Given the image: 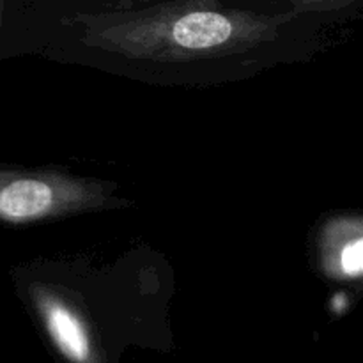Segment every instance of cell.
<instances>
[{"instance_id":"6da1fadb","label":"cell","mask_w":363,"mask_h":363,"mask_svg":"<svg viewBox=\"0 0 363 363\" xmlns=\"http://www.w3.org/2000/svg\"><path fill=\"white\" fill-rule=\"evenodd\" d=\"M85 18V16H84ZM87 41L135 59L222 55L273 35L282 18L218 9L216 0H179L138 13L85 18Z\"/></svg>"},{"instance_id":"7a4b0ae2","label":"cell","mask_w":363,"mask_h":363,"mask_svg":"<svg viewBox=\"0 0 363 363\" xmlns=\"http://www.w3.org/2000/svg\"><path fill=\"white\" fill-rule=\"evenodd\" d=\"M108 202V186L98 181L48 170L0 167V223L27 225L96 211Z\"/></svg>"},{"instance_id":"3957f363","label":"cell","mask_w":363,"mask_h":363,"mask_svg":"<svg viewBox=\"0 0 363 363\" xmlns=\"http://www.w3.org/2000/svg\"><path fill=\"white\" fill-rule=\"evenodd\" d=\"M32 303L55 350L69 363H98L91 330L80 312L43 286L32 287Z\"/></svg>"},{"instance_id":"277c9868","label":"cell","mask_w":363,"mask_h":363,"mask_svg":"<svg viewBox=\"0 0 363 363\" xmlns=\"http://www.w3.org/2000/svg\"><path fill=\"white\" fill-rule=\"evenodd\" d=\"M358 223V222H357ZM353 223L351 229L344 225V241L339 243L335 234H326L325 245V264L333 277L339 279H360L363 269V240L360 225Z\"/></svg>"},{"instance_id":"5b68a950","label":"cell","mask_w":363,"mask_h":363,"mask_svg":"<svg viewBox=\"0 0 363 363\" xmlns=\"http://www.w3.org/2000/svg\"><path fill=\"white\" fill-rule=\"evenodd\" d=\"M303 6H314V7H325V6H335L339 2H350V0H294Z\"/></svg>"}]
</instances>
